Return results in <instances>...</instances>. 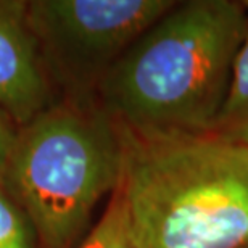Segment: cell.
I'll return each mask as SVG.
<instances>
[{
	"label": "cell",
	"instance_id": "6da1fadb",
	"mask_svg": "<svg viewBox=\"0 0 248 248\" xmlns=\"http://www.w3.org/2000/svg\"><path fill=\"white\" fill-rule=\"evenodd\" d=\"M247 28L242 2H176L113 64L95 100L134 131L211 132Z\"/></svg>",
	"mask_w": 248,
	"mask_h": 248
},
{
	"label": "cell",
	"instance_id": "7a4b0ae2",
	"mask_svg": "<svg viewBox=\"0 0 248 248\" xmlns=\"http://www.w3.org/2000/svg\"><path fill=\"white\" fill-rule=\"evenodd\" d=\"M139 248H248V148L213 132L118 126Z\"/></svg>",
	"mask_w": 248,
	"mask_h": 248
},
{
	"label": "cell",
	"instance_id": "8992f818",
	"mask_svg": "<svg viewBox=\"0 0 248 248\" xmlns=\"http://www.w3.org/2000/svg\"><path fill=\"white\" fill-rule=\"evenodd\" d=\"M211 132L248 148V28L237 52L227 95Z\"/></svg>",
	"mask_w": 248,
	"mask_h": 248
},
{
	"label": "cell",
	"instance_id": "3957f363",
	"mask_svg": "<svg viewBox=\"0 0 248 248\" xmlns=\"http://www.w3.org/2000/svg\"><path fill=\"white\" fill-rule=\"evenodd\" d=\"M120 174L116 124L95 98L64 97L18 127L0 184L26 215L39 248H78Z\"/></svg>",
	"mask_w": 248,
	"mask_h": 248
},
{
	"label": "cell",
	"instance_id": "5b68a950",
	"mask_svg": "<svg viewBox=\"0 0 248 248\" xmlns=\"http://www.w3.org/2000/svg\"><path fill=\"white\" fill-rule=\"evenodd\" d=\"M52 103V84L28 21V0H0V111L21 127Z\"/></svg>",
	"mask_w": 248,
	"mask_h": 248
},
{
	"label": "cell",
	"instance_id": "9c48e42d",
	"mask_svg": "<svg viewBox=\"0 0 248 248\" xmlns=\"http://www.w3.org/2000/svg\"><path fill=\"white\" fill-rule=\"evenodd\" d=\"M16 131L18 127L15 126V123L0 111V179H2L5 165H7V158L10 155V150H12L15 137H16Z\"/></svg>",
	"mask_w": 248,
	"mask_h": 248
},
{
	"label": "cell",
	"instance_id": "277c9868",
	"mask_svg": "<svg viewBox=\"0 0 248 248\" xmlns=\"http://www.w3.org/2000/svg\"><path fill=\"white\" fill-rule=\"evenodd\" d=\"M174 0H28V21L52 87L95 98L126 50Z\"/></svg>",
	"mask_w": 248,
	"mask_h": 248
},
{
	"label": "cell",
	"instance_id": "ba28073f",
	"mask_svg": "<svg viewBox=\"0 0 248 248\" xmlns=\"http://www.w3.org/2000/svg\"><path fill=\"white\" fill-rule=\"evenodd\" d=\"M0 248H39L26 215L0 184Z\"/></svg>",
	"mask_w": 248,
	"mask_h": 248
},
{
	"label": "cell",
	"instance_id": "52a82bcc",
	"mask_svg": "<svg viewBox=\"0 0 248 248\" xmlns=\"http://www.w3.org/2000/svg\"><path fill=\"white\" fill-rule=\"evenodd\" d=\"M78 248H139L118 188L108 198V205L100 219Z\"/></svg>",
	"mask_w": 248,
	"mask_h": 248
}]
</instances>
